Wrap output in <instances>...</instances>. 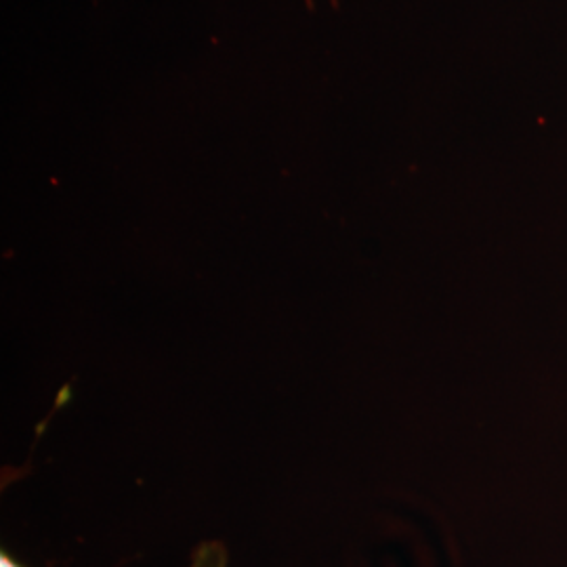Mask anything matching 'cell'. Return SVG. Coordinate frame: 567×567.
<instances>
[{
  "instance_id": "cell-2",
  "label": "cell",
  "mask_w": 567,
  "mask_h": 567,
  "mask_svg": "<svg viewBox=\"0 0 567 567\" xmlns=\"http://www.w3.org/2000/svg\"><path fill=\"white\" fill-rule=\"evenodd\" d=\"M307 2H309V4H311V0H307Z\"/></svg>"
},
{
  "instance_id": "cell-1",
  "label": "cell",
  "mask_w": 567,
  "mask_h": 567,
  "mask_svg": "<svg viewBox=\"0 0 567 567\" xmlns=\"http://www.w3.org/2000/svg\"><path fill=\"white\" fill-rule=\"evenodd\" d=\"M0 567H21L11 555H7L4 550L0 553Z\"/></svg>"
}]
</instances>
